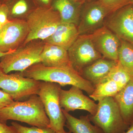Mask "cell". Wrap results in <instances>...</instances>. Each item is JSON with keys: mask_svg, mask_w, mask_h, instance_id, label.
Wrapping results in <instances>:
<instances>
[{"mask_svg": "<svg viewBox=\"0 0 133 133\" xmlns=\"http://www.w3.org/2000/svg\"><path fill=\"white\" fill-rule=\"evenodd\" d=\"M118 52V61L122 66L131 76H133V45L120 39Z\"/></svg>", "mask_w": 133, "mask_h": 133, "instance_id": "cell-22", "label": "cell"}, {"mask_svg": "<svg viewBox=\"0 0 133 133\" xmlns=\"http://www.w3.org/2000/svg\"><path fill=\"white\" fill-rule=\"evenodd\" d=\"M9 9V19H19L28 15L38 7L35 0H11L7 3Z\"/></svg>", "mask_w": 133, "mask_h": 133, "instance_id": "cell-21", "label": "cell"}, {"mask_svg": "<svg viewBox=\"0 0 133 133\" xmlns=\"http://www.w3.org/2000/svg\"><path fill=\"white\" fill-rule=\"evenodd\" d=\"M83 4L74 0H53L51 6L59 13L62 22L77 26L79 22Z\"/></svg>", "mask_w": 133, "mask_h": 133, "instance_id": "cell-19", "label": "cell"}, {"mask_svg": "<svg viewBox=\"0 0 133 133\" xmlns=\"http://www.w3.org/2000/svg\"><path fill=\"white\" fill-rule=\"evenodd\" d=\"M66 118L65 126L72 133H104L99 128L91 123L90 116H81L77 118L62 109Z\"/></svg>", "mask_w": 133, "mask_h": 133, "instance_id": "cell-20", "label": "cell"}, {"mask_svg": "<svg viewBox=\"0 0 133 133\" xmlns=\"http://www.w3.org/2000/svg\"><path fill=\"white\" fill-rule=\"evenodd\" d=\"M127 132L124 133H133V123L129 126Z\"/></svg>", "mask_w": 133, "mask_h": 133, "instance_id": "cell-29", "label": "cell"}, {"mask_svg": "<svg viewBox=\"0 0 133 133\" xmlns=\"http://www.w3.org/2000/svg\"><path fill=\"white\" fill-rule=\"evenodd\" d=\"M62 133H72L71 132H70V131H69V132H65V131L64 132Z\"/></svg>", "mask_w": 133, "mask_h": 133, "instance_id": "cell-33", "label": "cell"}, {"mask_svg": "<svg viewBox=\"0 0 133 133\" xmlns=\"http://www.w3.org/2000/svg\"><path fill=\"white\" fill-rule=\"evenodd\" d=\"M89 35L96 49L105 58L118 61L121 41L115 34L104 26Z\"/></svg>", "mask_w": 133, "mask_h": 133, "instance_id": "cell-14", "label": "cell"}, {"mask_svg": "<svg viewBox=\"0 0 133 133\" xmlns=\"http://www.w3.org/2000/svg\"><path fill=\"white\" fill-rule=\"evenodd\" d=\"M14 101L9 94L2 90H0V109L11 104Z\"/></svg>", "mask_w": 133, "mask_h": 133, "instance_id": "cell-26", "label": "cell"}, {"mask_svg": "<svg viewBox=\"0 0 133 133\" xmlns=\"http://www.w3.org/2000/svg\"><path fill=\"white\" fill-rule=\"evenodd\" d=\"M105 26L120 39L133 45V5H126L110 14Z\"/></svg>", "mask_w": 133, "mask_h": 133, "instance_id": "cell-10", "label": "cell"}, {"mask_svg": "<svg viewBox=\"0 0 133 133\" xmlns=\"http://www.w3.org/2000/svg\"><path fill=\"white\" fill-rule=\"evenodd\" d=\"M74 1L76 2L81 3H84L87 0H74Z\"/></svg>", "mask_w": 133, "mask_h": 133, "instance_id": "cell-32", "label": "cell"}, {"mask_svg": "<svg viewBox=\"0 0 133 133\" xmlns=\"http://www.w3.org/2000/svg\"><path fill=\"white\" fill-rule=\"evenodd\" d=\"M68 52L72 67L80 74L86 67L102 58L94 47L89 35L79 36Z\"/></svg>", "mask_w": 133, "mask_h": 133, "instance_id": "cell-8", "label": "cell"}, {"mask_svg": "<svg viewBox=\"0 0 133 133\" xmlns=\"http://www.w3.org/2000/svg\"><path fill=\"white\" fill-rule=\"evenodd\" d=\"M97 112L90 116L91 121L104 133H124L129 126L124 122L118 105L114 97L100 100Z\"/></svg>", "mask_w": 133, "mask_h": 133, "instance_id": "cell-4", "label": "cell"}, {"mask_svg": "<svg viewBox=\"0 0 133 133\" xmlns=\"http://www.w3.org/2000/svg\"><path fill=\"white\" fill-rule=\"evenodd\" d=\"M9 9L5 3L0 5V24L3 26L10 21L9 19Z\"/></svg>", "mask_w": 133, "mask_h": 133, "instance_id": "cell-25", "label": "cell"}, {"mask_svg": "<svg viewBox=\"0 0 133 133\" xmlns=\"http://www.w3.org/2000/svg\"><path fill=\"white\" fill-rule=\"evenodd\" d=\"M109 15L98 1L86 2L81 8L78 30L80 35L94 32L101 28L106 17Z\"/></svg>", "mask_w": 133, "mask_h": 133, "instance_id": "cell-12", "label": "cell"}, {"mask_svg": "<svg viewBox=\"0 0 133 133\" xmlns=\"http://www.w3.org/2000/svg\"><path fill=\"white\" fill-rule=\"evenodd\" d=\"M2 3H1V2H0V5H1V4H2Z\"/></svg>", "mask_w": 133, "mask_h": 133, "instance_id": "cell-36", "label": "cell"}, {"mask_svg": "<svg viewBox=\"0 0 133 133\" xmlns=\"http://www.w3.org/2000/svg\"><path fill=\"white\" fill-rule=\"evenodd\" d=\"M114 98L118 105L124 122L130 126L133 123V76Z\"/></svg>", "mask_w": 133, "mask_h": 133, "instance_id": "cell-18", "label": "cell"}, {"mask_svg": "<svg viewBox=\"0 0 133 133\" xmlns=\"http://www.w3.org/2000/svg\"><path fill=\"white\" fill-rule=\"evenodd\" d=\"M26 21L11 20L0 30V52H7L16 50L23 44L29 33Z\"/></svg>", "mask_w": 133, "mask_h": 133, "instance_id": "cell-11", "label": "cell"}, {"mask_svg": "<svg viewBox=\"0 0 133 133\" xmlns=\"http://www.w3.org/2000/svg\"><path fill=\"white\" fill-rule=\"evenodd\" d=\"M132 4L133 5V0H132Z\"/></svg>", "mask_w": 133, "mask_h": 133, "instance_id": "cell-35", "label": "cell"}, {"mask_svg": "<svg viewBox=\"0 0 133 133\" xmlns=\"http://www.w3.org/2000/svg\"><path fill=\"white\" fill-rule=\"evenodd\" d=\"M57 83L41 81L37 95L40 98L50 121L49 127L56 133L64 132L66 119L60 106L59 91Z\"/></svg>", "mask_w": 133, "mask_h": 133, "instance_id": "cell-5", "label": "cell"}, {"mask_svg": "<svg viewBox=\"0 0 133 133\" xmlns=\"http://www.w3.org/2000/svg\"><path fill=\"white\" fill-rule=\"evenodd\" d=\"M0 133H16L13 126H9L6 124L0 122Z\"/></svg>", "mask_w": 133, "mask_h": 133, "instance_id": "cell-27", "label": "cell"}, {"mask_svg": "<svg viewBox=\"0 0 133 133\" xmlns=\"http://www.w3.org/2000/svg\"><path fill=\"white\" fill-rule=\"evenodd\" d=\"M44 45L31 43L19 48L1 58L0 68L5 73L13 71L22 72L31 65L41 63V56Z\"/></svg>", "mask_w": 133, "mask_h": 133, "instance_id": "cell-6", "label": "cell"}, {"mask_svg": "<svg viewBox=\"0 0 133 133\" xmlns=\"http://www.w3.org/2000/svg\"><path fill=\"white\" fill-rule=\"evenodd\" d=\"M41 81L24 77L21 72L9 74L0 68V88L14 100L38 94Z\"/></svg>", "mask_w": 133, "mask_h": 133, "instance_id": "cell-7", "label": "cell"}, {"mask_svg": "<svg viewBox=\"0 0 133 133\" xmlns=\"http://www.w3.org/2000/svg\"><path fill=\"white\" fill-rule=\"evenodd\" d=\"M14 120L34 127L50 128V121L45 113L42 102L37 95L30 96L26 101H14L0 109V122L6 124Z\"/></svg>", "mask_w": 133, "mask_h": 133, "instance_id": "cell-2", "label": "cell"}, {"mask_svg": "<svg viewBox=\"0 0 133 133\" xmlns=\"http://www.w3.org/2000/svg\"><path fill=\"white\" fill-rule=\"evenodd\" d=\"M11 124L14 128L16 133H56L50 128H40L34 126L28 127L15 122H12Z\"/></svg>", "mask_w": 133, "mask_h": 133, "instance_id": "cell-23", "label": "cell"}, {"mask_svg": "<svg viewBox=\"0 0 133 133\" xmlns=\"http://www.w3.org/2000/svg\"><path fill=\"white\" fill-rule=\"evenodd\" d=\"M131 77L118 61L108 75L94 85V91L89 96L98 101L106 97H114L124 88Z\"/></svg>", "mask_w": 133, "mask_h": 133, "instance_id": "cell-9", "label": "cell"}, {"mask_svg": "<svg viewBox=\"0 0 133 133\" xmlns=\"http://www.w3.org/2000/svg\"><path fill=\"white\" fill-rule=\"evenodd\" d=\"M98 1L107 10L109 15L126 5L131 4L132 2V0H98Z\"/></svg>", "mask_w": 133, "mask_h": 133, "instance_id": "cell-24", "label": "cell"}, {"mask_svg": "<svg viewBox=\"0 0 133 133\" xmlns=\"http://www.w3.org/2000/svg\"><path fill=\"white\" fill-rule=\"evenodd\" d=\"M14 50H14L10 51L7 52H0V59H1L2 57H3L4 56H5V55H8V54L9 53H10V52H12V51H13Z\"/></svg>", "mask_w": 133, "mask_h": 133, "instance_id": "cell-30", "label": "cell"}, {"mask_svg": "<svg viewBox=\"0 0 133 133\" xmlns=\"http://www.w3.org/2000/svg\"><path fill=\"white\" fill-rule=\"evenodd\" d=\"M22 73L26 77L37 81L57 83L61 86H75L89 95L94 91V85L73 67H48L39 63L33 65Z\"/></svg>", "mask_w": 133, "mask_h": 133, "instance_id": "cell-1", "label": "cell"}, {"mask_svg": "<svg viewBox=\"0 0 133 133\" xmlns=\"http://www.w3.org/2000/svg\"><path fill=\"white\" fill-rule=\"evenodd\" d=\"M41 63L48 67H72L68 51L57 45L44 43L41 56Z\"/></svg>", "mask_w": 133, "mask_h": 133, "instance_id": "cell-16", "label": "cell"}, {"mask_svg": "<svg viewBox=\"0 0 133 133\" xmlns=\"http://www.w3.org/2000/svg\"><path fill=\"white\" fill-rule=\"evenodd\" d=\"M29 33L23 46L37 40L49 38L62 22L59 13L52 7H38L28 16Z\"/></svg>", "mask_w": 133, "mask_h": 133, "instance_id": "cell-3", "label": "cell"}, {"mask_svg": "<svg viewBox=\"0 0 133 133\" xmlns=\"http://www.w3.org/2000/svg\"><path fill=\"white\" fill-rule=\"evenodd\" d=\"M11 0H0V2L2 3H5L7 4Z\"/></svg>", "mask_w": 133, "mask_h": 133, "instance_id": "cell-31", "label": "cell"}, {"mask_svg": "<svg viewBox=\"0 0 133 133\" xmlns=\"http://www.w3.org/2000/svg\"><path fill=\"white\" fill-rule=\"evenodd\" d=\"M118 63L102 58L86 67L80 75L94 86L108 75Z\"/></svg>", "mask_w": 133, "mask_h": 133, "instance_id": "cell-17", "label": "cell"}, {"mask_svg": "<svg viewBox=\"0 0 133 133\" xmlns=\"http://www.w3.org/2000/svg\"><path fill=\"white\" fill-rule=\"evenodd\" d=\"M59 99L61 108L68 112L78 109L83 110L93 116L97 110L98 104L84 95L82 90L75 86H72L68 90L60 88Z\"/></svg>", "mask_w": 133, "mask_h": 133, "instance_id": "cell-13", "label": "cell"}, {"mask_svg": "<svg viewBox=\"0 0 133 133\" xmlns=\"http://www.w3.org/2000/svg\"><path fill=\"white\" fill-rule=\"evenodd\" d=\"M38 7H49L51 6L53 0H35Z\"/></svg>", "mask_w": 133, "mask_h": 133, "instance_id": "cell-28", "label": "cell"}, {"mask_svg": "<svg viewBox=\"0 0 133 133\" xmlns=\"http://www.w3.org/2000/svg\"><path fill=\"white\" fill-rule=\"evenodd\" d=\"M2 27H3V26H2V25H1V24H0V30H1V28H2Z\"/></svg>", "mask_w": 133, "mask_h": 133, "instance_id": "cell-34", "label": "cell"}, {"mask_svg": "<svg viewBox=\"0 0 133 133\" xmlns=\"http://www.w3.org/2000/svg\"><path fill=\"white\" fill-rule=\"evenodd\" d=\"M79 35L75 24L61 22L55 32L44 42L57 45L68 51Z\"/></svg>", "mask_w": 133, "mask_h": 133, "instance_id": "cell-15", "label": "cell"}]
</instances>
